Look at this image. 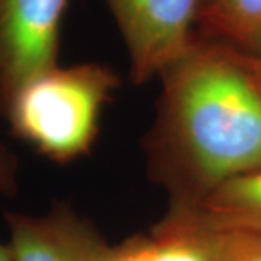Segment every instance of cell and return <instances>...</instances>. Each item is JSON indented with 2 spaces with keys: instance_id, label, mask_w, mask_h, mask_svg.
Listing matches in <instances>:
<instances>
[{
  "instance_id": "obj_7",
  "label": "cell",
  "mask_w": 261,
  "mask_h": 261,
  "mask_svg": "<svg viewBox=\"0 0 261 261\" xmlns=\"http://www.w3.org/2000/svg\"><path fill=\"white\" fill-rule=\"evenodd\" d=\"M168 211L219 231L261 235V168L225 181L192 209Z\"/></svg>"
},
{
  "instance_id": "obj_4",
  "label": "cell",
  "mask_w": 261,
  "mask_h": 261,
  "mask_svg": "<svg viewBox=\"0 0 261 261\" xmlns=\"http://www.w3.org/2000/svg\"><path fill=\"white\" fill-rule=\"evenodd\" d=\"M68 0H0V118L20 89L58 65Z\"/></svg>"
},
{
  "instance_id": "obj_6",
  "label": "cell",
  "mask_w": 261,
  "mask_h": 261,
  "mask_svg": "<svg viewBox=\"0 0 261 261\" xmlns=\"http://www.w3.org/2000/svg\"><path fill=\"white\" fill-rule=\"evenodd\" d=\"M237 237L168 211L149 232L111 245L105 261H226Z\"/></svg>"
},
{
  "instance_id": "obj_11",
  "label": "cell",
  "mask_w": 261,
  "mask_h": 261,
  "mask_svg": "<svg viewBox=\"0 0 261 261\" xmlns=\"http://www.w3.org/2000/svg\"><path fill=\"white\" fill-rule=\"evenodd\" d=\"M243 61L248 74L251 77V80L257 86V89L260 90L261 93V58H258V57H248L243 54Z\"/></svg>"
},
{
  "instance_id": "obj_10",
  "label": "cell",
  "mask_w": 261,
  "mask_h": 261,
  "mask_svg": "<svg viewBox=\"0 0 261 261\" xmlns=\"http://www.w3.org/2000/svg\"><path fill=\"white\" fill-rule=\"evenodd\" d=\"M226 261H261V235L238 232Z\"/></svg>"
},
{
  "instance_id": "obj_9",
  "label": "cell",
  "mask_w": 261,
  "mask_h": 261,
  "mask_svg": "<svg viewBox=\"0 0 261 261\" xmlns=\"http://www.w3.org/2000/svg\"><path fill=\"white\" fill-rule=\"evenodd\" d=\"M18 187V160L3 142H0V196L13 197Z\"/></svg>"
},
{
  "instance_id": "obj_5",
  "label": "cell",
  "mask_w": 261,
  "mask_h": 261,
  "mask_svg": "<svg viewBox=\"0 0 261 261\" xmlns=\"http://www.w3.org/2000/svg\"><path fill=\"white\" fill-rule=\"evenodd\" d=\"M13 261H105L109 244L93 222L58 202L44 215L6 212Z\"/></svg>"
},
{
  "instance_id": "obj_1",
  "label": "cell",
  "mask_w": 261,
  "mask_h": 261,
  "mask_svg": "<svg viewBox=\"0 0 261 261\" xmlns=\"http://www.w3.org/2000/svg\"><path fill=\"white\" fill-rule=\"evenodd\" d=\"M159 79L142 148L168 209H192L225 181L261 168V93L241 53L196 35Z\"/></svg>"
},
{
  "instance_id": "obj_3",
  "label": "cell",
  "mask_w": 261,
  "mask_h": 261,
  "mask_svg": "<svg viewBox=\"0 0 261 261\" xmlns=\"http://www.w3.org/2000/svg\"><path fill=\"white\" fill-rule=\"evenodd\" d=\"M126 48L134 84L159 79L196 38L202 0H102Z\"/></svg>"
},
{
  "instance_id": "obj_8",
  "label": "cell",
  "mask_w": 261,
  "mask_h": 261,
  "mask_svg": "<svg viewBox=\"0 0 261 261\" xmlns=\"http://www.w3.org/2000/svg\"><path fill=\"white\" fill-rule=\"evenodd\" d=\"M196 34L261 58V0H202Z\"/></svg>"
},
{
  "instance_id": "obj_12",
  "label": "cell",
  "mask_w": 261,
  "mask_h": 261,
  "mask_svg": "<svg viewBox=\"0 0 261 261\" xmlns=\"http://www.w3.org/2000/svg\"><path fill=\"white\" fill-rule=\"evenodd\" d=\"M0 261H13L9 244H0Z\"/></svg>"
},
{
  "instance_id": "obj_2",
  "label": "cell",
  "mask_w": 261,
  "mask_h": 261,
  "mask_svg": "<svg viewBox=\"0 0 261 261\" xmlns=\"http://www.w3.org/2000/svg\"><path fill=\"white\" fill-rule=\"evenodd\" d=\"M119 84L106 64H58L20 89L6 119L12 134L38 154L67 164L93 148L103 108Z\"/></svg>"
}]
</instances>
